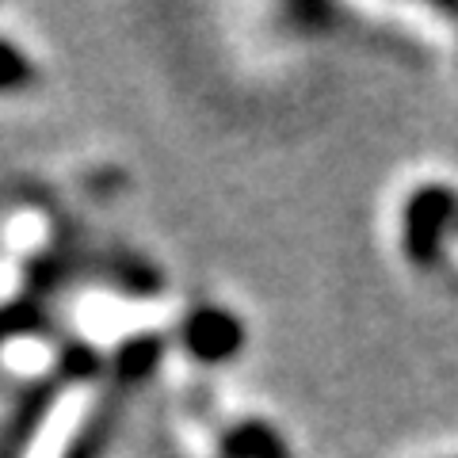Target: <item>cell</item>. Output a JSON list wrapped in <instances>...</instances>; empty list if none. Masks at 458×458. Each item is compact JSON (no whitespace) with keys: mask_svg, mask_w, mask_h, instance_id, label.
Returning <instances> with one entry per match:
<instances>
[{"mask_svg":"<svg viewBox=\"0 0 458 458\" xmlns=\"http://www.w3.org/2000/svg\"><path fill=\"white\" fill-rule=\"evenodd\" d=\"M454 195L447 188H420L405 210V252L417 267H432L439 260L443 229L454 218Z\"/></svg>","mask_w":458,"mask_h":458,"instance_id":"cell-1","label":"cell"}]
</instances>
